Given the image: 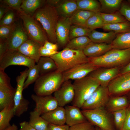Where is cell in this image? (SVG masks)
Wrapping results in <instances>:
<instances>
[{"instance_id":"cell-43","label":"cell","mask_w":130,"mask_h":130,"mask_svg":"<svg viewBox=\"0 0 130 130\" xmlns=\"http://www.w3.org/2000/svg\"><path fill=\"white\" fill-rule=\"evenodd\" d=\"M14 15L13 11L11 10L8 11L0 20V26H9L13 24Z\"/></svg>"},{"instance_id":"cell-39","label":"cell","mask_w":130,"mask_h":130,"mask_svg":"<svg viewBox=\"0 0 130 130\" xmlns=\"http://www.w3.org/2000/svg\"><path fill=\"white\" fill-rule=\"evenodd\" d=\"M126 109L114 112L112 113L114 125L116 130H120L125 119Z\"/></svg>"},{"instance_id":"cell-31","label":"cell","mask_w":130,"mask_h":130,"mask_svg":"<svg viewBox=\"0 0 130 130\" xmlns=\"http://www.w3.org/2000/svg\"><path fill=\"white\" fill-rule=\"evenodd\" d=\"M14 106L6 107L0 111V130H4L10 126V122L14 116Z\"/></svg>"},{"instance_id":"cell-49","label":"cell","mask_w":130,"mask_h":130,"mask_svg":"<svg viewBox=\"0 0 130 130\" xmlns=\"http://www.w3.org/2000/svg\"><path fill=\"white\" fill-rule=\"evenodd\" d=\"M43 46L47 49L56 51H57L58 48L57 44L50 42L47 40L45 41Z\"/></svg>"},{"instance_id":"cell-19","label":"cell","mask_w":130,"mask_h":130,"mask_svg":"<svg viewBox=\"0 0 130 130\" xmlns=\"http://www.w3.org/2000/svg\"><path fill=\"white\" fill-rule=\"evenodd\" d=\"M113 49L110 44L91 42L83 51L88 58L100 56Z\"/></svg>"},{"instance_id":"cell-29","label":"cell","mask_w":130,"mask_h":130,"mask_svg":"<svg viewBox=\"0 0 130 130\" xmlns=\"http://www.w3.org/2000/svg\"><path fill=\"white\" fill-rule=\"evenodd\" d=\"M29 124L37 130H48L49 123L37 112L34 110L30 113Z\"/></svg>"},{"instance_id":"cell-48","label":"cell","mask_w":130,"mask_h":130,"mask_svg":"<svg viewBox=\"0 0 130 130\" xmlns=\"http://www.w3.org/2000/svg\"><path fill=\"white\" fill-rule=\"evenodd\" d=\"M69 127L67 124L57 125L49 123L48 130H69Z\"/></svg>"},{"instance_id":"cell-5","label":"cell","mask_w":130,"mask_h":130,"mask_svg":"<svg viewBox=\"0 0 130 130\" xmlns=\"http://www.w3.org/2000/svg\"><path fill=\"white\" fill-rule=\"evenodd\" d=\"M72 84L75 92L73 105L80 108L100 85L97 80L89 75L82 78L74 80Z\"/></svg>"},{"instance_id":"cell-54","label":"cell","mask_w":130,"mask_h":130,"mask_svg":"<svg viewBox=\"0 0 130 130\" xmlns=\"http://www.w3.org/2000/svg\"><path fill=\"white\" fill-rule=\"evenodd\" d=\"M17 126L15 124H13L12 125L6 128L4 130H17Z\"/></svg>"},{"instance_id":"cell-32","label":"cell","mask_w":130,"mask_h":130,"mask_svg":"<svg viewBox=\"0 0 130 130\" xmlns=\"http://www.w3.org/2000/svg\"><path fill=\"white\" fill-rule=\"evenodd\" d=\"M78 9L84 10L96 13L100 12L101 4L96 0H76Z\"/></svg>"},{"instance_id":"cell-20","label":"cell","mask_w":130,"mask_h":130,"mask_svg":"<svg viewBox=\"0 0 130 130\" xmlns=\"http://www.w3.org/2000/svg\"><path fill=\"white\" fill-rule=\"evenodd\" d=\"M41 117L49 124L62 125L65 123V110L63 107L58 106L55 110L42 115Z\"/></svg>"},{"instance_id":"cell-25","label":"cell","mask_w":130,"mask_h":130,"mask_svg":"<svg viewBox=\"0 0 130 130\" xmlns=\"http://www.w3.org/2000/svg\"><path fill=\"white\" fill-rule=\"evenodd\" d=\"M40 76L56 71L57 66L51 57H41L37 63Z\"/></svg>"},{"instance_id":"cell-23","label":"cell","mask_w":130,"mask_h":130,"mask_svg":"<svg viewBox=\"0 0 130 130\" xmlns=\"http://www.w3.org/2000/svg\"><path fill=\"white\" fill-rule=\"evenodd\" d=\"M16 89L11 87H0V110L14 106V98Z\"/></svg>"},{"instance_id":"cell-42","label":"cell","mask_w":130,"mask_h":130,"mask_svg":"<svg viewBox=\"0 0 130 130\" xmlns=\"http://www.w3.org/2000/svg\"><path fill=\"white\" fill-rule=\"evenodd\" d=\"M119 12L130 22V3L127 1H123Z\"/></svg>"},{"instance_id":"cell-24","label":"cell","mask_w":130,"mask_h":130,"mask_svg":"<svg viewBox=\"0 0 130 130\" xmlns=\"http://www.w3.org/2000/svg\"><path fill=\"white\" fill-rule=\"evenodd\" d=\"M117 34L113 31L103 32L94 30L91 31L88 37L94 43L110 44L116 38Z\"/></svg>"},{"instance_id":"cell-17","label":"cell","mask_w":130,"mask_h":130,"mask_svg":"<svg viewBox=\"0 0 130 130\" xmlns=\"http://www.w3.org/2000/svg\"><path fill=\"white\" fill-rule=\"evenodd\" d=\"M42 46L38 42L29 39L24 43L17 50L25 56L35 60L37 63L41 57L39 50Z\"/></svg>"},{"instance_id":"cell-53","label":"cell","mask_w":130,"mask_h":130,"mask_svg":"<svg viewBox=\"0 0 130 130\" xmlns=\"http://www.w3.org/2000/svg\"><path fill=\"white\" fill-rule=\"evenodd\" d=\"M61 0H47V1L48 4L55 7Z\"/></svg>"},{"instance_id":"cell-10","label":"cell","mask_w":130,"mask_h":130,"mask_svg":"<svg viewBox=\"0 0 130 130\" xmlns=\"http://www.w3.org/2000/svg\"><path fill=\"white\" fill-rule=\"evenodd\" d=\"M110 97L126 95L130 91V72L120 74L107 87Z\"/></svg>"},{"instance_id":"cell-33","label":"cell","mask_w":130,"mask_h":130,"mask_svg":"<svg viewBox=\"0 0 130 130\" xmlns=\"http://www.w3.org/2000/svg\"><path fill=\"white\" fill-rule=\"evenodd\" d=\"M43 1L40 0H22L20 7L24 12L31 15L39 8Z\"/></svg>"},{"instance_id":"cell-26","label":"cell","mask_w":130,"mask_h":130,"mask_svg":"<svg viewBox=\"0 0 130 130\" xmlns=\"http://www.w3.org/2000/svg\"><path fill=\"white\" fill-rule=\"evenodd\" d=\"M95 13L88 11L78 9L70 18L72 25L86 27L87 20Z\"/></svg>"},{"instance_id":"cell-37","label":"cell","mask_w":130,"mask_h":130,"mask_svg":"<svg viewBox=\"0 0 130 130\" xmlns=\"http://www.w3.org/2000/svg\"><path fill=\"white\" fill-rule=\"evenodd\" d=\"M91 31L86 27L72 25L69 35V40L78 37L83 36L88 37Z\"/></svg>"},{"instance_id":"cell-44","label":"cell","mask_w":130,"mask_h":130,"mask_svg":"<svg viewBox=\"0 0 130 130\" xmlns=\"http://www.w3.org/2000/svg\"><path fill=\"white\" fill-rule=\"evenodd\" d=\"M3 1L4 3L9 8L16 10L20 13H25L20 7L22 0H4Z\"/></svg>"},{"instance_id":"cell-51","label":"cell","mask_w":130,"mask_h":130,"mask_svg":"<svg viewBox=\"0 0 130 130\" xmlns=\"http://www.w3.org/2000/svg\"><path fill=\"white\" fill-rule=\"evenodd\" d=\"M7 50L4 41H0V58L3 55Z\"/></svg>"},{"instance_id":"cell-14","label":"cell","mask_w":130,"mask_h":130,"mask_svg":"<svg viewBox=\"0 0 130 130\" xmlns=\"http://www.w3.org/2000/svg\"><path fill=\"white\" fill-rule=\"evenodd\" d=\"M121 67L99 68L89 75L97 80L100 85L107 87L110 82L120 74Z\"/></svg>"},{"instance_id":"cell-30","label":"cell","mask_w":130,"mask_h":130,"mask_svg":"<svg viewBox=\"0 0 130 130\" xmlns=\"http://www.w3.org/2000/svg\"><path fill=\"white\" fill-rule=\"evenodd\" d=\"M91 42L87 36L78 37L70 40L65 48L83 51Z\"/></svg>"},{"instance_id":"cell-47","label":"cell","mask_w":130,"mask_h":130,"mask_svg":"<svg viewBox=\"0 0 130 130\" xmlns=\"http://www.w3.org/2000/svg\"><path fill=\"white\" fill-rule=\"evenodd\" d=\"M120 130H130V104L126 109L125 119L123 126Z\"/></svg>"},{"instance_id":"cell-55","label":"cell","mask_w":130,"mask_h":130,"mask_svg":"<svg viewBox=\"0 0 130 130\" xmlns=\"http://www.w3.org/2000/svg\"><path fill=\"white\" fill-rule=\"evenodd\" d=\"M5 9L3 8L0 7V20H1L4 16Z\"/></svg>"},{"instance_id":"cell-56","label":"cell","mask_w":130,"mask_h":130,"mask_svg":"<svg viewBox=\"0 0 130 130\" xmlns=\"http://www.w3.org/2000/svg\"><path fill=\"white\" fill-rule=\"evenodd\" d=\"M126 95L127 96L128 100L130 104V91Z\"/></svg>"},{"instance_id":"cell-28","label":"cell","mask_w":130,"mask_h":130,"mask_svg":"<svg viewBox=\"0 0 130 130\" xmlns=\"http://www.w3.org/2000/svg\"><path fill=\"white\" fill-rule=\"evenodd\" d=\"M122 0H99L101 4L100 13H113L119 12Z\"/></svg>"},{"instance_id":"cell-40","label":"cell","mask_w":130,"mask_h":130,"mask_svg":"<svg viewBox=\"0 0 130 130\" xmlns=\"http://www.w3.org/2000/svg\"><path fill=\"white\" fill-rule=\"evenodd\" d=\"M16 26L13 24L9 26H0V38L1 41L6 40L9 37Z\"/></svg>"},{"instance_id":"cell-16","label":"cell","mask_w":130,"mask_h":130,"mask_svg":"<svg viewBox=\"0 0 130 130\" xmlns=\"http://www.w3.org/2000/svg\"><path fill=\"white\" fill-rule=\"evenodd\" d=\"M72 25L70 18L63 17L58 20L56 34L57 42L61 46H65L69 41V35Z\"/></svg>"},{"instance_id":"cell-27","label":"cell","mask_w":130,"mask_h":130,"mask_svg":"<svg viewBox=\"0 0 130 130\" xmlns=\"http://www.w3.org/2000/svg\"><path fill=\"white\" fill-rule=\"evenodd\" d=\"M110 44L113 48L121 50L130 49V31L117 33Z\"/></svg>"},{"instance_id":"cell-46","label":"cell","mask_w":130,"mask_h":130,"mask_svg":"<svg viewBox=\"0 0 130 130\" xmlns=\"http://www.w3.org/2000/svg\"><path fill=\"white\" fill-rule=\"evenodd\" d=\"M58 52L57 51L47 49L43 46L41 47L39 50V54L41 57H51Z\"/></svg>"},{"instance_id":"cell-15","label":"cell","mask_w":130,"mask_h":130,"mask_svg":"<svg viewBox=\"0 0 130 130\" xmlns=\"http://www.w3.org/2000/svg\"><path fill=\"white\" fill-rule=\"evenodd\" d=\"M25 30L20 26H16L8 38L4 41L7 50H17L28 39Z\"/></svg>"},{"instance_id":"cell-34","label":"cell","mask_w":130,"mask_h":130,"mask_svg":"<svg viewBox=\"0 0 130 130\" xmlns=\"http://www.w3.org/2000/svg\"><path fill=\"white\" fill-rule=\"evenodd\" d=\"M102 28L106 31H113L117 34L130 31V22L127 21L111 24H105Z\"/></svg>"},{"instance_id":"cell-52","label":"cell","mask_w":130,"mask_h":130,"mask_svg":"<svg viewBox=\"0 0 130 130\" xmlns=\"http://www.w3.org/2000/svg\"><path fill=\"white\" fill-rule=\"evenodd\" d=\"M130 72V61L126 65L122 67L120 70V74Z\"/></svg>"},{"instance_id":"cell-38","label":"cell","mask_w":130,"mask_h":130,"mask_svg":"<svg viewBox=\"0 0 130 130\" xmlns=\"http://www.w3.org/2000/svg\"><path fill=\"white\" fill-rule=\"evenodd\" d=\"M40 76L39 71L37 65L28 68L27 78L24 84V89L27 88L31 84L35 82Z\"/></svg>"},{"instance_id":"cell-4","label":"cell","mask_w":130,"mask_h":130,"mask_svg":"<svg viewBox=\"0 0 130 130\" xmlns=\"http://www.w3.org/2000/svg\"><path fill=\"white\" fill-rule=\"evenodd\" d=\"M64 82L63 73L56 71L40 76L35 82L34 91L38 95H51L57 90Z\"/></svg>"},{"instance_id":"cell-22","label":"cell","mask_w":130,"mask_h":130,"mask_svg":"<svg viewBox=\"0 0 130 130\" xmlns=\"http://www.w3.org/2000/svg\"><path fill=\"white\" fill-rule=\"evenodd\" d=\"M55 7L58 14L64 18H70L78 9L76 0H61Z\"/></svg>"},{"instance_id":"cell-2","label":"cell","mask_w":130,"mask_h":130,"mask_svg":"<svg viewBox=\"0 0 130 130\" xmlns=\"http://www.w3.org/2000/svg\"><path fill=\"white\" fill-rule=\"evenodd\" d=\"M51 57L57 65V71L62 73L77 65L89 62L88 58L83 51L67 48Z\"/></svg>"},{"instance_id":"cell-7","label":"cell","mask_w":130,"mask_h":130,"mask_svg":"<svg viewBox=\"0 0 130 130\" xmlns=\"http://www.w3.org/2000/svg\"><path fill=\"white\" fill-rule=\"evenodd\" d=\"M34 60L25 56L17 50H7L0 58V70L4 71L11 65L25 66L28 68L35 64Z\"/></svg>"},{"instance_id":"cell-13","label":"cell","mask_w":130,"mask_h":130,"mask_svg":"<svg viewBox=\"0 0 130 130\" xmlns=\"http://www.w3.org/2000/svg\"><path fill=\"white\" fill-rule=\"evenodd\" d=\"M53 96L58 101L59 106L64 107L72 101L75 92L73 84L71 80L64 81L54 93Z\"/></svg>"},{"instance_id":"cell-35","label":"cell","mask_w":130,"mask_h":130,"mask_svg":"<svg viewBox=\"0 0 130 130\" xmlns=\"http://www.w3.org/2000/svg\"><path fill=\"white\" fill-rule=\"evenodd\" d=\"M99 13L104 24H113L128 21L119 12L110 14L100 12Z\"/></svg>"},{"instance_id":"cell-45","label":"cell","mask_w":130,"mask_h":130,"mask_svg":"<svg viewBox=\"0 0 130 130\" xmlns=\"http://www.w3.org/2000/svg\"><path fill=\"white\" fill-rule=\"evenodd\" d=\"M11 86L10 78L4 71L0 70V87Z\"/></svg>"},{"instance_id":"cell-1","label":"cell","mask_w":130,"mask_h":130,"mask_svg":"<svg viewBox=\"0 0 130 130\" xmlns=\"http://www.w3.org/2000/svg\"><path fill=\"white\" fill-rule=\"evenodd\" d=\"M88 58L89 62L99 68L122 67L130 61V49L113 48L100 56Z\"/></svg>"},{"instance_id":"cell-11","label":"cell","mask_w":130,"mask_h":130,"mask_svg":"<svg viewBox=\"0 0 130 130\" xmlns=\"http://www.w3.org/2000/svg\"><path fill=\"white\" fill-rule=\"evenodd\" d=\"M98 68L89 62L80 64L62 73L64 82L82 78Z\"/></svg>"},{"instance_id":"cell-8","label":"cell","mask_w":130,"mask_h":130,"mask_svg":"<svg viewBox=\"0 0 130 130\" xmlns=\"http://www.w3.org/2000/svg\"><path fill=\"white\" fill-rule=\"evenodd\" d=\"M20 17L23 22L25 31L30 39L35 41L43 46L47 40L43 30L33 17L23 13Z\"/></svg>"},{"instance_id":"cell-36","label":"cell","mask_w":130,"mask_h":130,"mask_svg":"<svg viewBox=\"0 0 130 130\" xmlns=\"http://www.w3.org/2000/svg\"><path fill=\"white\" fill-rule=\"evenodd\" d=\"M104 24L99 12L95 13L87 20L86 27L91 30L98 28H102Z\"/></svg>"},{"instance_id":"cell-6","label":"cell","mask_w":130,"mask_h":130,"mask_svg":"<svg viewBox=\"0 0 130 130\" xmlns=\"http://www.w3.org/2000/svg\"><path fill=\"white\" fill-rule=\"evenodd\" d=\"M81 111L88 121L101 130H116L112 113L104 107Z\"/></svg>"},{"instance_id":"cell-9","label":"cell","mask_w":130,"mask_h":130,"mask_svg":"<svg viewBox=\"0 0 130 130\" xmlns=\"http://www.w3.org/2000/svg\"><path fill=\"white\" fill-rule=\"evenodd\" d=\"M110 97L107 87L100 85L85 101L81 108L89 110L105 107Z\"/></svg>"},{"instance_id":"cell-12","label":"cell","mask_w":130,"mask_h":130,"mask_svg":"<svg viewBox=\"0 0 130 130\" xmlns=\"http://www.w3.org/2000/svg\"><path fill=\"white\" fill-rule=\"evenodd\" d=\"M31 97L35 103L34 110L40 115L53 110L58 106L57 100L52 95L42 96L33 94Z\"/></svg>"},{"instance_id":"cell-3","label":"cell","mask_w":130,"mask_h":130,"mask_svg":"<svg viewBox=\"0 0 130 130\" xmlns=\"http://www.w3.org/2000/svg\"><path fill=\"white\" fill-rule=\"evenodd\" d=\"M58 15L55 8L49 4L38 8L33 15L35 19L41 24L50 41L55 44L57 42L56 30Z\"/></svg>"},{"instance_id":"cell-18","label":"cell","mask_w":130,"mask_h":130,"mask_svg":"<svg viewBox=\"0 0 130 130\" xmlns=\"http://www.w3.org/2000/svg\"><path fill=\"white\" fill-rule=\"evenodd\" d=\"M66 124L69 127L87 121L80 108L72 105L65 106Z\"/></svg>"},{"instance_id":"cell-57","label":"cell","mask_w":130,"mask_h":130,"mask_svg":"<svg viewBox=\"0 0 130 130\" xmlns=\"http://www.w3.org/2000/svg\"><path fill=\"white\" fill-rule=\"evenodd\" d=\"M99 129L98 127L97 128H96V129L95 130H99Z\"/></svg>"},{"instance_id":"cell-21","label":"cell","mask_w":130,"mask_h":130,"mask_svg":"<svg viewBox=\"0 0 130 130\" xmlns=\"http://www.w3.org/2000/svg\"><path fill=\"white\" fill-rule=\"evenodd\" d=\"M130 104L126 95L110 97L105 108L112 113L115 111L126 109Z\"/></svg>"},{"instance_id":"cell-58","label":"cell","mask_w":130,"mask_h":130,"mask_svg":"<svg viewBox=\"0 0 130 130\" xmlns=\"http://www.w3.org/2000/svg\"><path fill=\"white\" fill-rule=\"evenodd\" d=\"M127 1L130 3V0H127Z\"/></svg>"},{"instance_id":"cell-41","label":"cell","mask_w":130,"mask_h":130,"mask_svg":"<svg viewBox=\"0 0 130 130\" xmlns=\"http://www.w3.org/2000/svg\"><path fill=\"white\" fill-rule=\"evenodd\" d=\"M95 126L87 121L70 127L69 130H95L96 129Z\"/></svg>"},{"instance_id":"cell-50","label":"cell","mask_w":130,"mask_h":130,"mask_svg":"<svg viewBox=\"0 0 130 130\" xmlns=\"http://www.w3.org/2000/svg\"><path fill=\"white\" fill-rule=\"evenodd\" d=\"M20 125L19 130H37L31 126L28 122L26 121L20 123Z\"/></svg>"},{"instance_id":"cell-59","label":"cell","mask_w":130,"mask_h":130,"mask_svg":"<svg viewBox=\"0 0 130 130\" xmlns=\"http://www.w3.org/2000/svg\"><path fill=\"white\" fill-rule=\"evenodd\" d=\"M99 130H100V129H99Z\"/></svg>"}]
</instances>
